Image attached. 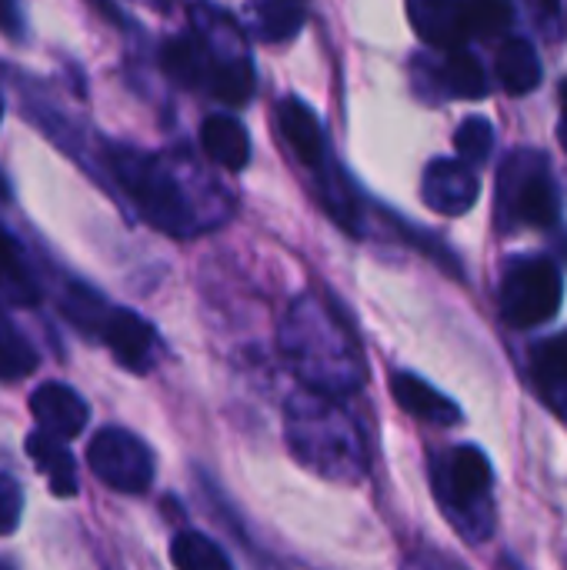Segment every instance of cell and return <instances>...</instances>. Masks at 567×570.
<instances>
[{"mask_svg": "<svg viewBox=\"0 0 567 570\" xmlns=\"http://www.w3.org/2000/svg\"><path fill=\"white\" fill-rule=\"evenodd\" d=\"M87 464L100 484L120 494H144L154 484L150 448L124 428L97 431L87 444Z\"/></svg>", "mask_w": 567, "mask_h": 570, "instance_id": "5b68a950", "label": "cell"}, {"mask_svg": "<svg viewBox=\"0 0 567 570\" xmlns=\"http://www.w3.org/2000/svg\"><path fill=\"white\" fill-rule=\"evenodd\" d=\"M478 177L471 170V164L465 160H431L421 180V197L431 210L444 214V217H461L475 207L478 200Z\"/></svg>", "mask_w": 567, "mask_h": 570, "instance_id": "8992f818", "label": "cell"}, {"mask_svg": "<svg viewBox=\"0 0 567 570\" xmlns=\"http://www.w3.org/2000/svg\"><path fill=\"white\" fill-rule=\"evenodd\" d=\"M27 454L37 461L40 474H47L50 494H57V498H74L77 494V464H74V454L63 448V441L37 431V434L27 438Z\"/></svg>", "mask_w": 567, "mask_h": 570, "instance_id": "2e32d148", "label": "cell"}, {"mask_svg": "<svg viewBox=\"0 0 567 570\" xmlns=\"http://www.w3.org/2000/svg\"><path fill=\"white\" fill-rule=\"evenodd\" d=\"M201 147L214 164L227 170H244L251 164V137L244 124L227 114H211L201 124Z\"/></svg>", "mask_w": 567, "mask_h": 570, "instance_id": "7c38bea8", "label": "cell"}, {"mask_svg": "<svg viewBox=\"0 0 567 570\" xmlns=\"http://www.w3.org/2000/svg\"><path fill=\"white\" fill-rule=\"evenodd\" d=\"M37 367L33 347L17 334L10 321L0 317V381H23Z\"/></svg>", "mask_w": 567, "mask_h": 570, "instance_id": "603a6c76", "label": "cell"}, {"mask_svg": "<svg viewBox=\"0 0 567 570\" xmlns=\"http://www.w3.org/2000/svg\"><path fill=\"white\" fill-rule=\"evenodd\" d=\"M561 297H565V281L555 261L525 257L505 271L498 287V311L508 327L535 331L561 311Z\"/></svg>", "mask_w": 567, "mask_h": 570, "instance_id": "3957f363", "label": "cell"}, {"mask_svg": "<svg viewBox=\"0 0 567 570\" xmlns=\"http://www.w3.org/2000/svg\"><path fill=\"white\" fill-rule=\"evenodd\" d=\"M277 124H281V134H284L287 147L297 154V160H304L311 167L321 164V157H324V130H321L317 114L304 100H297V97L281 100Z\"/></svg>", "mask_w": 567, "mask_h": 570, "instance_id": "4fadbf2b", "label": "cell"}, {"mask_svg": "<svg viewBox=\"0 0 567 570\" xmlns=\"http://www.w3.org/2000/svg\"><path fill=\"white\" fill-rule=\"evenodd\" d=\"M107 167L150 227L170 237L197 234V214L187 194L157 157L140 154L127 144H107Z\"/></svg>", "mask_w": 567, "mask_h": 570, "instance_id": "7a4b0ae2", "label": "cell"}, {"mask_svg": "<svg viewBox=\"0 0 567 570\" xmlns=\"http://www.w3.org/2000/svg\"><path fill=\"white\" fill-rule=\"evenodd\" d=\"M441 83L448 87V94L465 97V100H481L488 94V77L478 63V57H471L468 50H451L444 67H441Z\"/></svg>", "mask_w": 567, "mask_h": 570, "instance_id": "44dd1931", "label": "cell"}, {"mask_svg": "<svg viewBox=\"0 0 567 570\" xmlns=\"http://www.w3.org/2000/svg\"><path fill=\"white\" fill-rule=\"evenodd\" d=\"M561 144H565L567 150V120H561Z\"/></svg>", "mask_w": 567, "mask_h": 570, "instance_id": "4dcf8cb0", "label": "cell"}, {"mask_svg": "<svg viewBox=\"0 0 567 570\" xmlns=\"http://www.w3.org/2000/svg\"><path fill=\"white\" fill-rule=\"evenodd\" d=\"M0 117H3V100H0Z\"/></svg>", "mask_w": 567, "mask_h": 570, "instance_id": "1f68e13d", "label": "cell"}, {"mask_svg": "<svg viewBox=\"0 0 567 570\" xmlns=\"http://www.w3.org/2000/svg\"><path fill=\"white\" fill-rule=\"evenodd\" d=\"M404 570H465L461 564H454L451 558H441V554H434V551H421V554H414Z\"/></svg>", "mask_w": 567, "mask_h": 570, "instance_id": "4316f807", "label": "cell"}, {"mask_svg": "<svg viewBox=\"0 0 567 570\" xmlns=\"http://www.w3.org/2000/svg\"><path fill=\"white\" fill-rule=\"evenodd\" d=\"M414 30L438 47H458L465 40L461 30V3L465 0H408Z\"/></svg>", "mask_w": 567, "mask_h": 570, "instance_id": "9a60e30c", "label": "cell"}, {"mask_svg": "<svg viewBox=\"0 0 567 570\" xmlns=\"http://www.w3.org/2000/svg\"><path fill=\"white\" fill-rule=\"evenodd\" d=\"M23 514V491L10 474H0V538L20 524Z\"/></svg>", "mask_w": 567, "mask_h": 570, "instance_id": "d4e9b609", "label": "cell"}, {"mask_svg": "<svg viewBox=\"0 0 567 570\" xmlns=\"http://www.w3.org/2000/svg\"><path fill=\"white\" fill-rule=\"evenodd\" d=\"M498 217L505 227H555L558 224V190L538 154H515L501 170V200Z\"/></svg>", "mask_w": 567, "mask_h": 570, "instance_id": "277c9868", "label": "cell"}, {"mask_svg": "<svg viewBox=\"0 0 567 570\" xmlns=\"http://www.w3.org/2000/svg\"><path fill=\"white\" fill-rule=\"evenodd\" d=\"M0 570H3V568H0Z\"/></svg>", "mask_w": 567, "mask_h": 570, "instance_id": "d6a6232c", "label": "cell"}, {"mask_svg": "<svg viewBox=\"0 0 567 570\" xmlns=\"http://www.w3.org/2000/svg\"><path fill=\"white\" fill-rule=\"evenodd\" d=\"M498 570H525V568H521V564H518L515 558H505V561L498 564Z\"/></svg>", "mask_w": 567, "mask_h": 570, "instance_id": "83f0119b", "label": "cell"}, {"mask_svg": "<svg viewBox=\"0 0 567 570\" xmlns=\"http://www.w3.org/2000/svg\"><path fill=\"white\" fill-rule=\"evenodd\" d=\"M30 411L43 434L57 441H70L87 424V401L67 384H40L30 394Z\"/></svg>", "mask_w": 567, "mask_h": 570, "instance_id": "ba28073f", "label": "cell"}, {"mask_svg": "<svg viewBox=\"0 0 567 570\" xmlns=\"http://www.w3.org/2000/svg\"><path fill=\"white\" fill-rule=\"evenodd\" d=\"M211 90L231 107L247 104L254 97V63L247 60V53L217 60L211 73Z\"/></svg>", "mask_w": 567, "mask_h": 570, "instance_id": "d6986e66", "label": "cell"}, {"mask_svg": "<svg viewBox=\"0 0 567 570\" xmlns=\"http://www.w3.org/2000/svg\"><path fill=\"white\" fill-rule=\"evenodd\" d=\"M247 13L261 40L287 43L307 20V0H247Z\"/></svg>", "mask_w": 567, "mask_h": 570, "instance_id": "5bb4252c", "label": "cell"}, {"mask_svg": "<svg viewBox=\"0 0 567 570\" xmlns=\"http://www.w3.org/2000/svg\"><path fill=\"white\" fill-rule=\"evenodd\" d=\"M561 107H565V120H567V80L561 83Z\"/></svg>", "mask_w": 567, "mask_h": 570, "instance_id": "f546056e", "label": "cell"}, {"mask_svg": "<svg viewBox=\"0 0 567 570\" xmlns=\"http://www.w3.org/2000/svg\"><path fill=\"white\" fill-rule=\"evenodd\" d=\"M10 197V187H7V180H3V174H0V200H7Z\"/></svg>", "mask_w": 567, "mask_h": 570, "instance_id": "f1b7e54d", "label": "cell"}, {"mask_svg": "<svg viewBox=\"0 0 567 570\" xmlns=\"http://www.w3.org/2000/svg\"><path fill=\"white\" fill-rule=\"evenodd\" d=\"M170 564L177 570H234L227 554L197 531H184L170 541Z\"/></svg>", "mask_w": 567, "mask_h": 570, "instance_id": "ffe728a7", "label": "cell"}, {"mask_svg": "<svg viewBox=\"0 0 567 570\" xmlns=\"http://www.w3.org/2000/svg\"><path fill=\"white\" fill-rule=\"evenodd\" d=\"M498 80L515 97L531 94L541 83V60L528 40L511 37L498 47Z\"/></svg>", "mask_w": 567, "mask_h": 570, "instance_id": "e0dca14e", "label": "cell"}, {"mask_svg": "<svg viewBox=\"0 0 567 570\" xmlns=\"http://www.w3.org/2000/svg\"><path fill=\"white\" fill-rule=\"evenodd\" d=\"M97 331H100L104 344L110 347V354L117 357V364H124L127 371H140V374L150 367L157 334L140 314H134L127 307H110Z\"/></svg>", "mask_w": 567, "mask_h": 570, "instance_id": "52a82bcc", "label": "cell"}, {"mask_svg": "<svg viewBox=\"0 0 567 570\" xmlns=\"http://www.w3.org/2000/svg\"><path fill=\"white\" fill-rule=\"evenodd\" d=\"M515 7L511 0H465L461 3V30L465 37H498L511 27Z\"/></svg>", "mask_w": 567, "mask_h": 570, "instance_id": "7402d4cb", "label": "cell"}, {"mask_svg": "<svg viewBox=\"0 0 567 570\" xmlns=\"http://www.w3.org/2000/svg\"><path fill=\"white\" fill-rule=\"evenodd\" d=\"M0 33L23 37V10H20V0H0Z\"/></svg>", "mask_w": 567, "mask_h": 570, "instance_id": "484cf974", "label": "cell"}, {"mask_svg": "<svg viewBox=\"0 0 567 570\" xmlns=\"http://www.w3.org/2000/svg\"><path fill=\"white\" fill-rule=\"evenodd\" d=\"M531 381L538 397L558 417H567V331L541 341L531 351Z\"/></svg>", "mask_w": 567, "mask_h": 570, "instance_id": "8fae6325", "label": "cell"}, {"mask_svg": "<svg viewBox=\"0 0 567 570\" xmlns=\"http://www.w3.org/2000/svg\"><path fill=\"white\" fill-rule=\"evenodd\" d=\"M391 394L398 401L401 411H408L411 417L434 424V428H454L461 421V411L451 397H444L438 387H431L428 381H421L418 374H394L391 377Z\"/></svg>", "mask_w": 567, "mask_h": 570, "instance_id": "30bf717a", "label": "cell"}, {"mask_svg": "<svg viewBox=\"0 0 567 570\" xmlns=\"http://www.w3.org/2000/svg\"><path fill=\"white\" fill-rule=\"evenodd\" d=\"M454 147H458L465 164H485L491 157V147H495L491 124L485 117H468L454 134Z\"/></svg>", "mask_w": 567, "mask_h": 570, "instance_id": "cb8c5ba5", "label": "cell"}, {"mask_svg": "<svg viewBox=\"0 0 567 570\" xmlns=\"http://www.w3.org/2000/svg\"><path fill=\"white\" fill-rule=\"evenodd\" d=\"M0 297L7 304H17V307H27L37 301V287H33V277L23 264V254L13 244V237L3 230H0Z\"/></svg>", "mask_w": 567, "mask_h": 570, "instance_id": "ac0fdd59", "label": "cell"}, {"mask_svg": "<svg viewBox=\"0 0 567 570\" xmlns=\"http://www.w3.org/2000/svg\"><path fill=\"white\" fill-rule=\"evenodd\" d=\"M431 484H434L441 511L448 514L451 528L465 541L481 544L491 538V531H495V501H491L495 471L481 448L461 444V448H451L448 454L434 458Z\"/></svg>", "mask_w": 567, "mask_h": 570, "instance_id": "6da1fadb", "label": "cell"}, {"mask_svg": "<svg viewBox=\"0 0 567 570\" xmlns=\"http://www.w3.org/2000/svg\"><path fill=\"white\" fill-rule=\"evenodd\" d=\"M160 63L167 70V77L180 87H211V73H214V53L207 47V40L197 30L187 33H174L164 50H160Z\"/></svg>", "mask_w": 567, "mask_h": 570, "instance_id": "9c48e42d", "label": "cell"}]
</instances>
